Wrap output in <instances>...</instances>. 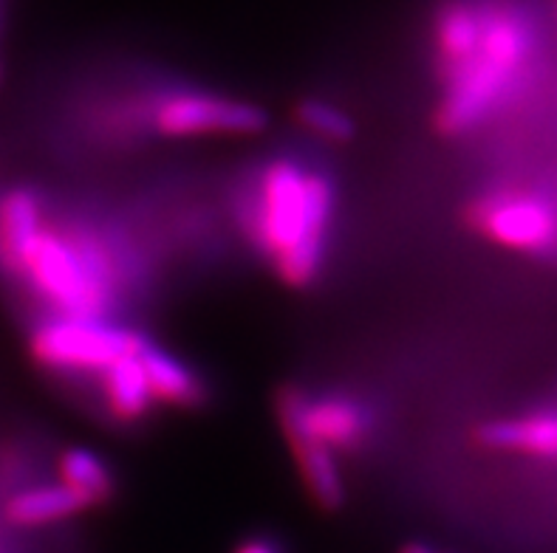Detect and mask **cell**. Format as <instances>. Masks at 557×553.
I'll return each instance as SVG.
<instances>
[{"instance_id": "obj_2", "label": "cell", "mask_w": 557, "mask_h": 553, "mask_svg": "<svg viewBox=\"0 0 557 553\" xmlns=\"http://www.w3.org/2000/svg\"><path fill=\"white\" fill-rule=\"evenodd\" d=\"M14 274L51 314L74 319H111L125 280L113 240L85 224L42 226Z\"/></svg>"}, {"instance_id": "obj_1", "label": "cell", "mask_w": 557, "mask_h": 553, "mask_svg": "<svg viewBox=\"0 0 557 553\" xmlns=\"http://www.w3.org/2000/svg\"><path fill=\"white\" fill-rule=\"evenodd\" d=\"M334 215V178L295 155H277L255 173L240 221L277 280L289 288H309L325 266Z\"/></svg>"}, {"instance_id": "obj_15", "label": "cell", "mask_w": 557, "mask_h": 553, "mask_svg": "<svg viewBox=\"0 0 557 553\" xmlns=\"http://www.w3.org/2000/svg\"><path fill=\"white\" fill-rule=\"evenodd\" d=\"M295 120L304 130L320 136L323 141H332V144H346V141L357 136V122L343 108L329 102V99H300L295 108Z\"/></svg>"}, {"instance_id": "obj_17", "label": "cell", "mask_w": 557, "mask_h": 553, "mask_svg": "<svg viewBox=\"0 0 557 553\" xmlns=\"http://www.w3.org/2000/svg\"><path fill=\"white\" fill-rule=\"evenodd\" d=\"M399 553H436L431 545H424V542H405L399 548Z\"/></svg>"}, {"instance_id": "obj_13", "label": "cell", "mask_w": 557, "mask_h": 553, "mask_svg": "<svg viewBox=\"0 0 557 553\" xmlns=\"http://www.w3.org/2000/svg\"><path fill=\"white\" fill-rule=\"evenodd\" d=\"M473 221L490 238L509 246H537L549 231L546 215L532 203H481Z\"/></svg>"}, {"instance_id": "obj_10", "label": "cell", "mask_w": 557, "mask_h": 553, "mask_svg": "<svg viewBox=\"0 0 557 553\" xmlns=\"http://www.w3.org/2000/svg\"><path fill=\"white\" fill-rule=\"evenodd\" d=\"M49 224L46 203L32 187H14L0 198V260L14 274L28 243Z\"/></svg>"}, {"instance_id": "obj_9", "label": "cell", "mask_w": 557, "mask_h": 553, "mask_svg": "<svg viewBox=\"0 0 557 553\" xmlns=\"http://www.w3.org/2000/svg\"><path fill=\"white\" fill-rule=\"evenodd\" d=\"M85 512H91V503L60 480L17 489L3 503V519L17 528H46Z\"/></svg>"}, {"instance_id": "obj_4", "label": "cell", "mask_w": 557, "mask_h": 553, "mask_svg": "<svg viewBox=\"0 0 557 553\" xmlns=\"http://www.w3.org/2000/svg\"><path fill=\"white\" fill-rule=\"evenodd\" d=\"M148 337L111 319H74L49 314L28 334V351L54 376H94L125 356H136Z\"/></svg>"}, {"instance_id": "obj_3", "label": "cell", "mask_w": 557, "mask_h": 553, "mask_svg": "<svg viewBox=\"0 0 557 553\" xmlns=\"http://www.w3.org/2000/svg\"><path fill=\"white\" fill-rule=\"evenodd\" d=\"M523 51H527V37L516 21L475 14L473 40L465 54L442 63L450 88L438 102V130L456 136L473 127L493 108L495 99L502 97L504 85L523 60Z\"/></svg>"}, {"instance_id": "obj_8", "label": "cell", "mask_w": 557, "mask_h": 553, "mask_svg": "<svg viewBox=\"0 0 557 553\" xmlns=\"http://www.w3.org/2000/svg\"><path fill=\"white\" fill-rule=\"evenodd\" d=\"M141 370L148 376L156 404L176 406V410H196L207 401L205 378L198 376L176 353L164 351L148 339L139 351Z\"/></svg>"}, {"instance_id": "obj_11", "label": "cell", "mask_w": 557, "mask_h": 553, "mask_svg": "<svg viewBox=\"0 0 557 553\" xmlns=\"http://www.w3.org/2000/svg\"><path fill=\"white\" fill-rule=\"evenodd\" d=\"M99 399L106 404L108 415L120 424H136V420L148 418L156 401L148 376L141 370L139 353L120 359L99 373Z\"/></svg>"}, {"instance_id": "obj_7", "label": "cell", "mask_w": 557, "mask_h": 553, "mask_svg": "<svg viewBox=\"0 0 557 553\" xmlns=\"http://www.w3.org/2000/svg\"><path fill=\"white\" fill-rule=\"evenodd\" d=\"M275 413L283 438H286L292 457H295L297 475L304 480L311 500L325 512H339L346 503V477L339 469L337 455L329 447H323L318 438H311L295 415L281 410V406H275Z\"/></svg>"}, {"instance_id": "obj_14", "label": "cell", "mask_w": 557, "mask_h": 553, "mask_svg": "<svg viewBox=\"0 0 557 553\" xmlns=\"http://www.w3.org/2000/svg\"><path fill=\"white\" fill-rule=\"evenodd\" d=\"M57 480L69 486L71 491H77L79 498L88 500L91 508L111 503L113 494H116V477H113L111 466L97 452L83 447H71L60 452Z\"/></svg>"}, {"instance_id": "obj_16", "label": "cell", "mask_w": 557, "mask_h": 553, "mask_svg": "<svg viewBox=\"0 0 557 553\" xmlns=\"http://www.w3.org/2000/svg\"><path fill=\"white\" fill-rule=\"evenodd\" d=\"M233 553H283L281 542L272 540V537H249V540L240 542Z\"/></svg>"}, {"instance_id": "obj_5", "label": "cell", "mask_w": 557, "mask_h": 553, "mask_svg": "<svg viewBox=\"0 0 557 553\" xmlns=\"http://www.w3.org/2000/svg\"><path fill=\"white\" fill-rule=\"evenodd\" d=\"M148 125L164 139L198 136H255L267 130L269 116L261 105L210 91H170L150 99Z\"/></svg>"}, {"instance_id": "obj_6", "label": "cell", "mask_w": 557, "mask_h": 553, "mask_svg": "<svg viewBox=\"0 0 557 553\" xmlns=\"http://www.w3.org/2000/svg\"><path fill=\"white\" fill-rule=\"evenodd\" d=\"M275 406L286 410L304 424L311 438H318L334 455H351L366 449L374 432V415L348 392H309L286 385L277 390Z\"/></svg>"}, {"instance_id": "obj_12", "label": "cell", "mask_w": 557, "mask_h": 553, "mask_svg": "<svg viewBox=\"0 0 557 553\" xmlns=\"http://www.w3.org/2000/svg\"><path fill=\"white\" fill-rule=\"evenodd\" d=\"M481 447L504 452H530V455L557 457V418L532 415V418L490 420L475 432Z\"/></svg>"}]
</instances>
